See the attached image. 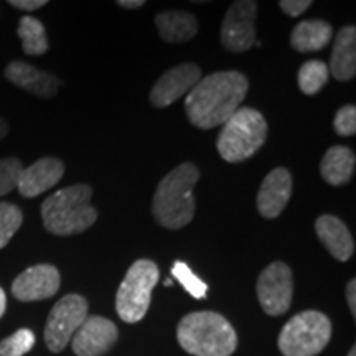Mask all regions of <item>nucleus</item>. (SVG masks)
I'll return each mask as SVG.
<instances>
[{
    "instance_id": "nucleus-1",
    "label": "nucleus",
    "mask_w": 356,
    "mask_h": 356,
    "mask_svg": "<svg viewBox=\"0 0 356 356\" xmlns=\"http://www.w3.org/2000/svg\"><path fill=\"white\" fill-rule=\"evenodd\" d=\"M249 83L239 71H216L200 79L185 99L188 121L198 129L222 126L248 95Z\"/></svg>"
},
{
    "instance_id": "nucleus-2",
    "label": "nucleus",
    "mask_w": 356,
    "mask_h": 356,
    "mask_svg": "<svg viewBox=\"0 0 356 356\" xmlns=\"http://www.w3.org/2000/svg\"><path fill=\"white\" fill-rule=\"evenodd\" d=\"M200 178L197 165L186 162L160 180L152 200V215L160 226L180 229L193 220V188Z\"/></svg>"
},
{
    "instance_id": "nucleus-3",
    "label": "nucleus",
    "mask_w": 356,
    "mask_h": 356,
    "mask_svg": "<svg viewBox=\"0 0 356 356\" xmlns=\"http://www.w3.org/2000/svg\"><path fill=\"white\" fill-rule=\"evenodd\" d=\"M178 343L193 356H231L238 346L234 328L216 312H193L177 327Z\"/></svg>"
},
{
    "instance_id": "nucleus-4",
    "label": "nucleus",
    "mask_w": 356,
    "mask_h": 356,
    "mask_svg": "<svg viewBox=\"0 0 356 356\" xmlns=\"http://www.w3.org/2000/svg\"><path fill=\"white\" fill-rule=\"evenodd\" d=\"M89 185H71L44 200L42 204L43 226L56 236L79 234L97 220V210L91 204Z\"/></svg>"
},
{
    "instance_id": "nucleus-5",
    "label": "nucleus",
    "mask_w": 356,
    "mask_h": 356,
    "mask_svg": "<svg viewBox=\"0 0 356 356\" xmlns=\"http://www.w3.org/2000/svg\"><path fill=\"white\" fill-rule=\"evenodd\" d=\"M266 139L267 122L264 115L252 108H239L222 124L216 149L222 160L238 163L252 157L264 145Z\"/></svg>"
},
{
    "instance_id": "nucleus-6",
    "label": "nucleus",
    "mask_w": 356,
    "mask_h": 356,
    "mask_svg": "<svg viewBox=\"0 0 356 356\" xmlns=\"http://www.w3.org/2000/svg\"><path fill=\"white\" fill-rule=\"evenodd\" d=\"M332 338V322L317 310L297 314L284 325L279 350L284 356H317Z\"/></svg>"
},
{
    "instance_id": "nucleus-7",
    "label": "nucleus",
    "mask_w": 356,
    "mask_h": 356,
    "mask_svg": "<svg viewBox=\"0 0 356 356\" xmlns=\"http://www.w3.org/2000/svg\"><path fill=\"white\" fill-rule=\"evenodd\" d=\"M159 279L160 270L154 261L139 259L134 262L115 296V310L122 322L137 323L145 317Z\"/></svg>"
},
{
    "instance_id": "nucleus-8",
    "label": "nucleus",
    "mask_w": 356,
    "mask_h": 356,
    "mask_svg": "<svg viewBox=\"0 0 356 356\" xmlns=\"http://www.w3.org/2000/svg\"><path fill=\"white\" fill-rule=\"evenodd\" d=\"M88 300L78 293L61 297L48 315L44 327V343L53 353L63 351L88 317Z\"/></svg>"
},
{
    "instance_id": "nucleus-9",
    "label": "nucleus",
    "mask_w": 356,
    "mask_h": 356,
    "mask_svg": "<svg viewBox=\"0 0 356 356\" xmlns=\"http://www.w3.org/2000/svg\"><path fill=\"white\" fill-rule=\"evenodd\" d=\"M257 299L267 315L279 317L291 309L293 296L292 270L286 262L275 261L259 274L256 284Z\"/></svg>"
},
{
    "instance_id": "nucleus-10",
    "label": "nucleus",
    "mask_w": 356,
    "mask_h": 356,
    "mask_svg": "<svg viewBox=\"0 0 356 356\" xmlns=\"http://www.w3.org/2000/svg\"><path fill=\"white\" fill-rule=\"evenodd\" d=\"M257 3L238 0L228 8L221 25V44L229 53H243L256 44Z\"/></svg>"
},
{
    "instance_id": "nucleus-11",
    "label": "nucleus",
    "mask_w": 356,
    "mask_h": 356,
    "mask_svg": "<svg viewBox=\"0 0 356 356\" xmlns=\"http://www.w3.org/2000/svg\"><path fill=\"white\" fill-rule=\"evenodd\" d=\"M118 335V327L111 320L99 315H88L71 338V346L76 356H101L113 348Z\"/></svg>"
},
{
    "instance_id": "nucleus-12",
    "label": "nucleus",
    "mask_w": 356,
    "mask_h": 356,
    "mask_svg": "<svg viewBox=\"0 0 356 356\" xmlns=\"http://www.w3.org/2000/svg\"><path fill=\"white\" fill-rule=\"evenodd\" d=\"M60 270L51 264L32 266L13 280L12 293L22 302L50 299L60 291Z\"/></svg>"
},
{
    "instance_id": "nucleus-13",
    "label": "nucleus",
    "mask_w": 356,
    "mask_h": 356,
    "mask_svg": "<svg viewBox=\"0 0 356 356\" xmlns=\"http://www.w3.org/2000/svg\"><path fill=\"white\" fill-rule=\"evenodd\" d=\"M202 79V70L195 63L178 65L163 73L150 91V102L155 108H167L197 86Z\"/></svg>"
},
{
    "instance_id": "nucleus-14",
    "label": "nucleus",
    "mask_w": 356,
    "mask_h": 356,
    "mask_svg": "<svg viewBox=\"0 0 356 356\" xmlns=\"http://www.w3.org/2000/svg\"><path fill=\"white\" fill-rule=\"evenodd\" d=\"M292 197V175L287 168L279 167L269 172L262 180L261 188L257 191V211L264 218L274 220L284 208L287 207Z\"/></svg>"
},
{
    "instance_id": "nucleus-15",
    "label": "nucleus",
    "mask_w": 356,
    "mask_h": 356,
    "mask_svg": "<svg viewBox=\"0 0 356 356\" xmlns=\"http://www.w3.org/2000/svg\"><path fill=\"white\" fill-rule=\"evenodd\" d=\"M8 81L15 84L32 95L43 97V99H51L60 91L61 81L55 74L42 71L35 66L25 63V61H12L3 71Z\"/></svg>"
},
{
    "instance_id": "nucleus-16",
    "label": "nucleus",
    "mask_w": 356,
    "mask_h": 356,
    "mask_svg": "<svg viewBox=\"0 0 356 356\" xmlns=\"http://www.w3.org/2000/svg\"><path fill=\"white\" fill-rule=\"evenodd\" d=\"M65 173V165L60 159L44 157L40 159L33 165L22 170L19 185L20 195L25 198H35L43 191L50 190L61 180Z\"/></svg>"
},
{
    "instance_id": "nucleus-17",
    "label": "nucleus",
    "mask_w": 356,
    "mask_h": 356,
    "mask_svg": "<svg viewBox=\"0 0 356 356\" xmlns=\"http://www.w3.org/2000/svg\"><path fill=\"white\" fill-rule=\"evenodd\" d=\"M315 231L318 239L327 248V251L337 261L346 262L355 252V241L350 229L340 218L332 215H322L315 221Z\"/></svg>"
},
{
    "instance_id": "nucleus-18",
    "label": "nucleus",
    "mask_w": 356,
    "mask_h": 356,
    "mask_svg": "<svg viewBox=\"0 0 356 356\" xmlns=\"http://www.w3.org/2000/svg\"><path fill=\"white\" fill-rule=\"evenodd\" d=\"M337 81H350L356 74V29L353 25L343 26L337 33L333 44L330 68Z\"/></svg>"
},
{
    "instance_id": "nucleus-19",
    "label": "nucleus",
    "mask_w": 356,
    "mask_h": 356,
    "mask_svg": "<svg viewBox=\"0 0 356 356\" xmlns=\"http://www.w3.org/2000/svg\"><path fill=\"white\" fill-rule=\"evenodd\" d=\"M160 38L167 43H185L195 38L198 32V22L193 15L184 10L160 12L155 17Z\"/></svg>"
},
{
    "instance_id": "nucleus-20",
    "label": "nucleus",
    "mask_w": 356,
    "mask_h": 356,
    "mask_svg": "<svg viewBox=\"0 0 356 356\" xmlns=\"http://www.w3.org/2000/svg\"><path fill=\"white\" fill-rule=\"evenodd\" d=\"M355 152L345 145H335L327 150L320 163V173L328 185L341 186L348 184L355 173Z\"/></svg>"
},
{
    "instance_id": "nucleus-21",
    "label": "nucleus",
    "mask_w": 356,
    "mask_h": 356,
    "mask_svg": "<svg viewBox=\"0 0 356 356\" xmlns=\"http://www.w3.org/2000/svg\"><path fill=\"white\" fill-rule=\"evenodd\" d=\"M333 26L325 20H304L296 25L291 35V44L299 53L320 51L330 43Z\"/></svg>"
},
{
    "instance_id": "nucleus-22",
    "label": "nucleus",
    "mask_w": 356,
    "mask_h": 356,
    "mask_svg": "<svg viewBox=\"0 0 356 356\" xmlns=\"http://www.w3.org/2000/svg\"><path fill=\"white\" fill-rule=\"evenodd\" d=\"M17 35L22 40V47L26 55L40 56L48 51L47 30L42 22L33 17H22Z\"/></svg>"
},
{
    "instance_id": "nucleus-23",
    "label": "nucleus",
    "mask_w": 356,
    "mask_h": 356,
    "mask_svg": "<svg viewBox=\"0 0 356 356\" xmlns=\"http://www.w3.org/2000/svg\"><path fill=\"white\" fill-rule=\"evenodd\" d=\"M328 74H330V71H328V66L322 60L307 61L300 66L299 76H297L300 91L307 96L317 95L327 84Z\"/></svg>"
},
{
    "instance_id": "nucleus-24",
    "label": "nucleus",
    "mask_w": 356,
    "mask_h": 356,
    "mask_svg": "<svg viewBox=\"0 0 356 356\" xmlns=\"http://www.w3.org/2000/svg\"><path fill=\"white\" fill-rule=\"evenodd\" d=\"M24 215L20 208L13 203H0V249L10 243L13 234L20 229Z\"/></svg>"
},
{
    "instance_id": "nucleus-25",
    "label": "nucleus",
    "mask_w": 356,
    "mask_h": 356,
    "mask_svg": "<svg viewBox=\"0 0 356 356\" xmlns=\"http://www.w3.org/2000/svg\"><path fill=\"white\" fill-rule=\"evenodd\" d=\"M172 275L184 286L185 291L188 292L191 297H195V299H203V297H207L208 286L190 269L188 264H185L184 261L173 262Z\"/></svg>"
},
{
    "instance_id": "nucleus-26",
    "label": "nucleus",
    "mask_w": 356,
    "mask_h": 356,
    "mask_svg": "<svg viewBox=\"0 0 356 356\" xmlns=\"http://www.w3.org/2000/svg\"><path fill=\"white\" fill-rule=\"evenodd\" d=\"M33 345L35 333L29 328H20L0 341V356H24L33 348Z\"/></svg>"
},
{
    "instance_id": "nucleus-27",
    "label": "nucleus",
    "mask_w": 356,
    "mask_h": 356,
    "mask_svg": "<svg viewBox=\"0 0 356 356\" xmlns=\"http://www.w3.org/2000/svg\"><path fill=\"white\" fill-rule=\"evenodd\" d=\"M24 165L19 159L7 157L0 159V197L10 193L19 185Z\"/></svg>"
},
{
    "instance_id": "nucleus-28",
    "label": "nucleus",
    "mask_w": 356,
    "mask_h": 356,
    "mask_svg": "<svg viewBox=\"0 0 356 356\" xmlns=\"http://www.w3.org/2000/svg\"><path fill=\"white\" fill-rule=\"evenodd\" d=\"M333 129L338 136L341 137H350L356 134V108L353 104L343 106L338 111L335 115V121H333Z\"/></svg>"
},
{
    "instance_id": "nucleus-29",
    "label": "nucleus",
    "mask_w": 356,
    "mask_h": 356,
    "mask_svg": "<svg viewBox=\"0 0 356 356\" xmlns=\"http://www.w3.org/2000/svg\"><path fill=\"white\" fill-rule=\"evenodd\" d=\"M312 6L310 0H282L279 2L280 10L289 17H299Z\"/></svg>"
},
{
    "instance_id": "nucleus-30",
    "label": "nucleus",
    "mask_w": 356,
    "mask_h": 356,
    "mask_svg": "<svg viewBox=\"0 0 356 356\" xmlns=\"http://www.w3.org/2000/svg\"><path fill=\"white\" fill-rule=\"evenodd\" d=\"M12 7L20 8V10H26V12H33L42 8L43 6H47V0H10Z\"/></svg>"
},
{
    "instance_id": "nucleus-31",
    "label": "nucleus",
    "mask_w": 356,
    "mask_h": 356,
    "mask_svg": "<svg viewBox=\"0 0 356 356\" xmlns=\"http://www.w3.org/2000/svg\"><path fill=\"white\" fill-rule=\"evenodd\" d=\"M346 300H348L351 315L356 317V280L355 279H351L348 286H346Z\"/></svg>"
},
{
    "instance_id": "nucleus-32",
    "label": "nucleus",
    "mask_w": 356,
    "mask_h": 356,
    "mask_svg": "<svg viewBox=\"0 0 356 356\" xmlns=\"http://www.w3.org/2000/svg\"><path fill=\"white\" fill-rule=\"evenodd\" d=\"M118 6H121L124 8H131V10H134V8H140L145 6L144 0H119Z\"/></svg>"
},
{
    "instance_id": "nucleus-33",
    "label": "nucleus",
    "mask_w": 356,
    "mask_h": 356,
    "mask_svg": "<svg viewBox=\"0 0 356 356\" xmlns=\"http://www.w3.org/2000/svg\"><path fill=\"white\" fill-rule=\"evenodd\" d=\"M6 309H7V297H6V292H3V289L0 287V318H2V315L6 314Z\"/></svg>"
},
{
    "instance_id": "nucleus-34",
    "label": "nucleus",
    "mask_w": 356,
    "mask_h": 356,
    "mask_svg": "<svg viewBox=\"0 0 356 356\" xmlns=\"http://www.w3.org/2000/svg\"><path fill=\"white\" fill-rule=\"evenodd\" d=\"M8 134V126H7V122L3 121L2 118H0V140L3 139V137H6Z\"/></svg>"
},
{
    "instance_id": "nucleus-35",
    "label": "nucleus",
    "mask_w": 356,
    "mask_h": 356,
    "mask_svg": "<svg viewBox=\"0 0 356 356\" xmlns=\"http://www.w3.org/2000/svg\"><path fill=\"white\" fill-rule=\"evenodd\" d=\"M348 356H356V348L353 346V348L350 350V353H348Z\"/></svg>"
}]
</instances>
